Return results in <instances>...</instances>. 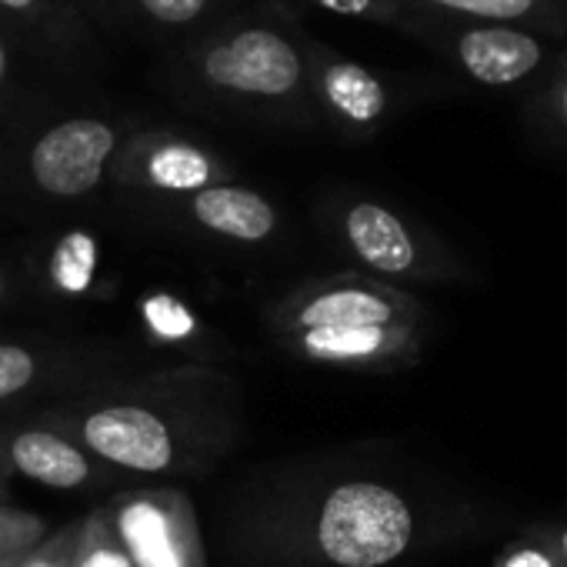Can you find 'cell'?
Returning <instances> with one entry per match:
<instances>
[{"instance_id": "cell-1", "label": "cell", "mask_w": 567, "mask_h": 567, "mask_svg": "<svg viewBox=\"0 0 567 567\" xmlns=\"http://www.w3.org/2000/svg\"><path fill=\"white\" fill-rule=\"evenodd\" d=\"M417 517L411 501L381 481H344L315 514V544L334 567H384L411 550Z\"/></svg>"}, {"instance_id": "cell-2", "label": "cell", "mask_w": 567, "mask_h": 567, "mask_svg": "<svg viewBox=\"0 0 567 567\" xmlns=\"http://www.w3.org/2000/svg\"><path fill=\"white\" fill-rule=\"evenodd\" d=\"M197 74L214 91L260 101H291L308 87L305 51L270 28H240L207 41Z\"/></svg>"}, {"instance_id": "cell-3", "label": "cell", "mask_w": 567, "mask_h": 567, "mask_svg": "<svg viewBox=\"0 0 567 567\" xmlns=\"http://www.w3.org/2000/svg\"><path fill=\"white\" fill-rule=\"evenodd\" d=\"M424 308L408 291H398L374 277H331L311 284L284 301L274 315V324L284 334L301 331H334V328H391V324H421Z\"/></svg>"}, {"instance_id": "cell-4", "label": "cell", "mask_w": 567, "mask_h": 567, "mask_svg": "<svg viewBox=\"0 0 567 567\" xmlns=\"http://www.w3.org/2000/svg\"><path fill=\"white\" fill-rule=\"evenodd\" d=\"M104 511L134 567H207L194 504L181 491H127Z\"/></svg>"}, {"instance_id": "cell-5", "label": "cell", "mask_w": 567, "mask_h": 567, "mask_svg": "<svg viewBox=\"0 0 567 567\" xmlns=\"http://www.w3.org/2000/svg\"><path fill=\"white\" fill-rule=\"evenodd\" d=\"M434 38L454 58V64L484 87L524 84L537 78L550 61L547 38L527 28L447 21V24H437Z\"/></svg>"}, {"instance_id": "cell-6", "label": "cell", "mask_w": 567, "mask_h": 567, "mask_svg": "<svg viewBox=\"0 0 567 567\" xmlns=\"http://www.w3.org/2000/svg\"><path fill=\"white\" fill-rule=\"evenodd\" d=\"M114 154H117L114 124L97 117H71L38 137L28 167L44 194L84 197L101 184Z\"/></svg>"}, {"instance_id": "cell-7", "label": "cell", "mask_w": 567, "mask_h": 567, "mask_svg": "<svg viewBox=\"0 0 567 567\" xmlns=\"http://www.w3.org/2000/svg\"><path fill=\"white\" fill-rule=\"evenodd\" d=\"M114 177L127 187L164 190V194H197L214 184H227L230 171L210 151L181 141L174 134H137L114 161Z\"/></svg>"}, {"instance_id": "cell-8", "label": "cell", "mask_w": 567, "mask_h": 567, "mask_svg": "<svg viewBox=\"0 0 567 567\" xmlns=\"http://www.w3.org/2000/svg\"><path fill=\"white\" fill-rule=\"evenodd\" d=\"M84 444L107 464L161 474L174 467V434L171 427L141 404H111L81 421Z\"/></svg>"}, {"instance_id": "cell-9", "label": "cell", "mask_w": 567, "mask_h": 567, "mask_svg": "<svg viewBox=\"0 0 567 567\" xmlns=\"http://www.w3.org/2000/svg\"><path fill=\"white\" fill-rule=\"evenodd\" d=\"M341 227L348 247L364 267L388 277H437L424 244L398 210L378 200H358L344 210Z\"/></svg>"}, {"instance_id": "cell-10", "label": "cell", "mask_w": 567, "mask_h": 567, "mask_svg": "<svg viewBox=\"0 0 567 567\" xmlns=\"http://www.w3.org/2000/svg\"><path fill=\"white\" fill-rule=\"evenodd\" d=\"M308 61V87L315 97L348 127L354 131H374L391 107V94L378 74H371L364 64L338 58L318 44L305 51Z\"/></svg>"}, {"instance_id": "cell-11", "label": "cell", "mask_w": 567, "mask_h": 567, "mask_svg": "<svg viewBox=\"0 0 567 567\" xmlns=\"http://www.w3.org/2000/svg\"><path fill=\"white\" fill-rule=\"evenodd\" d=\"M291 348L318 364L341 368H394L411 364L421 354V324L391 328H334L288 334Z\"/></svg>"}, {"instance_id": "cell-12", "label": "cell", "mask_w": 567, "mask_h": 567, "mask_svg": "<svg viewBox=\"0 0 567 567\" xmlns=\"http://www.w3.org/2000/svg\"><path fill=\"white\" fill-rule=\"evenodd\" d=\"M187 210L200 227L240 244L267 240L277 230V210L270 207V200L237 184H214L190 194Z\"/></svg>"}, {"instance_id": "cell-13", "label": "cell", "mask_w": 567, "mask_h": 567, "mask_svg": "<svg viewBox=\"0 0 567 567\" xmlns=\"http://www.w3.org/2000/svg\"><path fill=\"white\" fill-rule=\"evenodd\" d=\"M411 4L447 21L511 24L544 38L567 34V0H411Z\"/></svg>"}, {"instance_id": "cell-14", "label": "cell", "mask_w": 567, "mask_h": 567, "mask_svg": "<svg viewBox=\"0 0 567 567\" xmlns=\"http://www.w3.org/2000/svg\"><path fill=\"white\" fill-rule=\"evenodd\" d=\"M8 457L24 477L58 491L81 487L91 477L84 451L54 431H21L8 447Z\"/></svg>"}, {"instance_id": "cell-15", "label": "cell", "mask_w": 567, "mask_h": 567, "mask_svg": "<svg viewBox=\"0 0 567 567\" xmlns=\"http://www.w3.org/2000/svg\"><path fill=\"white\" fill-rule=\"evenodd\" d=\"M97 270V244L84 230H71L58 240L51 257V280L64 295H84Z\"/></svg>"}, {"instance_id": "cell-16", "label": "cell", "mask_w": 567, "mask_h": 567, "mask_svg": "<svg viewBox=\"0 0 567 567\" xmlns=\"http://www.w3.org/2000/svg\"><path fill=\"white\" fill-rule=\"evenodd\" d=\"M71 567H134L131 557L124 554L121 540L114 537L104 507H97L94 514H87L81 520V534H78Z\"/></svg>"}, {"instance_id": "cell-17", "label": "cell", "mask_w": 567, "mask_h": 567, "mask_svg": "<svg viewBox=\"0 0 567 567\" xmlns=\"http://www.w3.org/2000/svg\"><path fill=\"white\" fill-rule=\"evenodd\" d=\"M534 114L557 134L567 137V48L550 54L544 84L534 97Z\"/></svg>"}, {"instance_id": "cell-18", "label": "cell", "mask_w": 567, "mask_h": 567, "mask_svg": "<svg viewBox=\"0 0 567 567\" xmlns=\"http://www.w3.org/2000/svg\"><path fill=\"white\" fill-rule=\"evenodd\" d=\"M44 537H48V527L41 517L18 511V507H0V567L21 560Z\"/></svg>"}, {"instance_id": "cell-19", "label": "cell", "mask_w": 567, "mask_h": 567, "mask_svg": "<svg viewBox=\"0 0 567 567\" xmlns=\"http://www.w3.org/2000/svg\"><path fill=\"white\" fill-rule=\"evenodd\" d=\"M144 321H147V328H151L157 338H164V341H181V338H187V334L194 331L190 311H184V308L177 305V298H171V295H154V298H147V301H144Z\"/></svg>"}, {"instance_id": "cell-20", "label": "cell", "mask_w": 567, "mask_h": 567, "mask_svg": "<svg viewBox=\"0 0 567 567\" xmlns=\"http://www.w3.org/2000/svg\"><path fill=\"white\" fill-rule=\"evenodd\" d=\"M38 378V361L28 348L18 344H0V401H8L31 388Z\"/></svg>"}, {"instance_id": "cell-21", "label": "cell", "mask_w": 567, "mask_h": 567, "mask_svg": "<svg viewBox=\"0 0 567 567\" xmlns=\"http://www.w3.org/2000/svg\"><path fill=\"white\" fill-rule=\"evenodd\" d=\"M78 534H81V520L61 527L58 534H48L14 567H71V557H74V547H78Z\"/></svg>"}, {"instance_id": "cell-22", "label": "cell", "mask_w": 567, "mask_h": 567, "mask_svg": "<svg viewBox=\"0 0 567 567\" xmlns=\"http://www.w3.org/2000/svg\"><path fill=\"white\" fill-rule=\"evenodd\" d=\"M318 8L341 14V18H361V21H404L411 0H315Z\"/></svg>"}, {"instance_id": "cell-23", "label": "cell", "mask_w": 567, "mask_h": 567, "mask_svg": "<svg viewBox=\"0 0 567 567\" xmlns=\"http://www.w3.org/2000/svg\"><path fill=\"white\" fill-rule=\"evenodd\" d=\"M137 4L161 24H171V28H181V24H190L197 21L210 0H137Z\"/></svg>"}, {"instance_id": "cell-24", "label": "cell", "mask_w": 567, "mask_h": 567, "mask_svg": "<svg viewBox=\"0 0 567 567\" xmlns=\"http://www.w3.org/2000/svg\"><path fill=\"white\" fill-rule=\"evenodd\" d=\"M527 540H534L554 567H567V524H534L524 530Z\"/></svg>"}, {"instance_id": "cell-25", "label": "cell", "mask_w": 567, "mask_h": 567, "mask_svg": "<svg viewBox=\"0 0 567 567\" xmlns=\"http://www.w3.org/2000/svg\"><path fill=\"white\" fill-rule=\"evenodd\" d=\"M494 567H554V560H550L534 540L520 537V540L507 544V547L497 554Z\"/></svg>"}, {"instance_id": "cell-26", "label": "cell", "mask_w": 567, "mask_h": 567, "mask_svg": "<svg viewBox=\"0 0 567 567\" xmlns=\"http://www.w3.org/2000/svg\"><path fill=\"white\" fill-rule=\"evenodd\" d=\"M44 0H0V8L4 11H14V14H34Z\"/></svg>"}, {"instance_id": "cell-27", "label": "cell", "mask_w": 567, "mask_h": 567, "mask_svg": "<svg viewBox=\"0 0 567 567\" xmlns=\"http://www.w3.org/2000/svg\"><path fill=\"white\" fill-rule=\"evenodd\" d=\"M8 74H11V54H8V44H4V38H0V84L8 81Z\"/></svg>"}, {"instance_id": "cell-28", "label": "cell", "mask_w": 567, "mask_h": 567, "mask_svg": "<svg viewBox=\"0 0 567 567\" xmlns=\"http://www.w3.org/2000/svg\"><path fill=\"white\" fill-rule=\"evenodd\" d=\"M0 298H4V274H0Z\"/></svg>"}, {"instance_id": "cell-29", "label": "cell", "mask_w": 567, "mask_h": 567, "mask_svg": "<svg viewBox=\"0 0 567 567\" xmlns=\"http://www.w3.org/2000/svg\"><path fill=\"white\" fill-rule=\"evenodd\" d=\"M14 564H18V560H14ZM14 564H4V567H14Z\"/></svg>"}]
</instances>
